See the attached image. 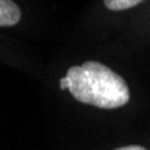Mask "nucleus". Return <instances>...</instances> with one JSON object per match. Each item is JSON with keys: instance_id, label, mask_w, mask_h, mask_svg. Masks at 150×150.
I'll list each match as a JSON object with an SVG mask.
<instances>
[{"instance_id": "obj_1", "label": "nucleus", "mask_w": 150, "mask_h": 150, "mask_svg": "<svg viewBox=\"0 0 150 150\" xmlns=\"http://www.w3.org/2000/svg\"><path fill=\"white\" fill-rule=\"evenodd\" d=\"M59 84L75 100L100 109H118L130 100V91L123 77L98 61L71 66Z\"/></svg>"}, {"instance_id": "obj_4", "label": "nucleus", "mask_w": 150, "mask_h": 150, "mask_svg": "<svg viewBox=\"0 0 150 150\" xmlns=\"http://www.w3.org/2000/svg\"><path fill=\"white\" fill-rule=\"evenodd\" d=\"M115 150H146V148L138 146V145H129V146H120V148H115Z\"/></svg>"}, {"instance_id": "obj_2", "label": "nucleus", "mask_w": 150, "mask_h": 150, "mask_svg": "<svg viewBox=\"0 0 150 150\" xmlns=\"http://www.w3.org/2000/svg\"><path fill=\"white\" fill-rule=\"evenodd\" d=\"M22 11L13 0H0V27H13L20 22Z\"/></svg>"}, {"instance_id": "obj_3", "label": "nucleus", "mask_w": 150, "mask_h": 150, "mask_svg": "<svg viewBox=\"0 0 150 150\" xmlns=\"http://www.w3.org/2000/svg\"><path fill=\"white\" fill-rule=\"evenodd\" d=\"M141 2L143 0H104V6L109 11H125V9H130Z\"/></svg>"}]
</instances>
